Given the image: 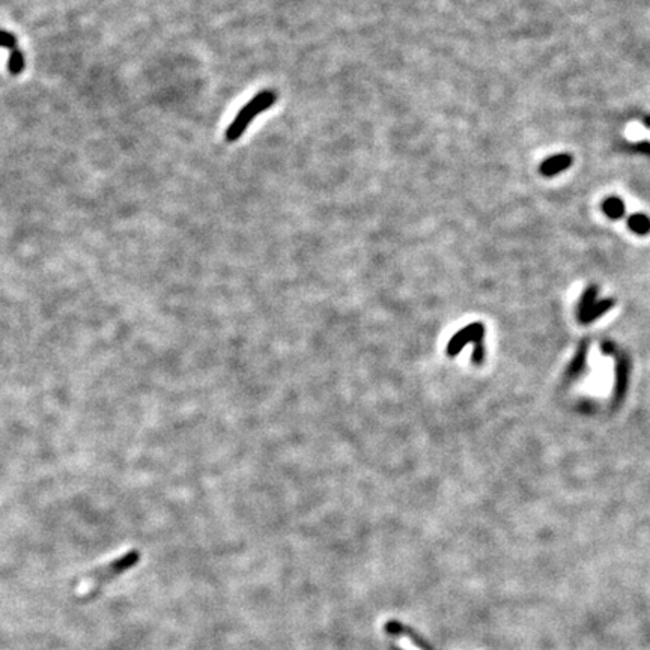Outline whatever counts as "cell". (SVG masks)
<instances>
[{
  "label": "cell",
  "mask_w": 650,
  "mask_h": 650,
  "mask_svg": "<svg viewBox=\"0 0 650 650\" xmlns=\"http://www.w3.org/2000/svg\"><path fill=\"white\" fill-rule=\"evenodd\" d=\"M390 649H392V650H402V649H399V647H396V646H390Z\"/></svg>",
  "instance_id": "cell-10"
},
{
  "label": "cell",
  "mask_w": 650,
  "mask_h": 650,
  "mask_svg": "<svg viewBox=\"0 0 650 650\" xmlns=\"http://www.w3.org/2000/svg\"><path fill=\"white\" fill-rule=\"evenodd\" d=\"M140 561V552L138 549H130L124 556L116 557L110 563L104 565L98 569L92 570L89 575H86L83 584L87 590H96L101 586L110 583L116 577H121L125 572L133 569Z\"/></svg>",
  "instance_id": "cell-2"
},
{
  "label": "cell",
  "mask_w": 650,
  "mask_h": 650,
  "mask_svg": "<svg viewBox=\"0 0 650 650\" xmlns=\"http://www.w3.org/2000/svg\"><path fill=\"white\" fill-rule=\"evenodd\" d=\"M572 164V155L570 154H557L551 155L547 160H543L539 166V172L543 177H554L560 172H563L570 168Z\"/></svg>",
  "instance_id": "cell-4"
},
{
  "label": "cell",
  "mask_w": 650,
  "mask_h": 650,
  "mask_svg": "<svg viewBox=\"0 0 650 650\" xmlns=\"http://www.w3.org/2000/svg\"><path fill=\"white\" fill-rule=\"evenodd\" d=\"M384 630L389 635L392 637H401V635H405L408 640H411V643L414 646L419 647L420 650H431L429 644L424 642V640L415 633L414 629H411L410 626H405L402 625L401 622H396V620H390V622H387L384 625Z\"/></svg>",
  "instance_id": "cell-3"
},
{
  "label": "cell",
  "mask_w": 650,
  "mask_h": 650,
  "mask_svg": "<svg viewBox=\"0 0 650 650\" xmlns=\"http://www.w3.org/2000/svg\"><path fill=\"white\" fill-rule=\"evenodd\" d=\"M26 68V54L20 50V47L9 52L8 59V71L11 75H20Z\"/></svg>",
  "instance_id": "cell-8"
},
{
  "label": "cell",
  "mask_w": 650,
  "mask_h": 650,
  "mask_svg": "<svg viewBox=\"0 0 650 650\" xmlns=\"http://www.w3.org/2000/svg\"><path fill=\"white\" fill-rule=\"evenodd\" d=\"M0 47L8 48L9 52L15 50V48H18L17 36L13 32H8V31H3V29H0Z\"/></svg>",
  "instance_id": "cell-9"
},
{
  "label": "cell",
  "mask_w": 650,
  "mask_h": 650,
  "mask_svg": "<svg viewBox=\"0 0 650 650\" xmlns=\"http://www.w3.org/2000/svg\"><path fill=\"white\" fill-rule=\"evenodd\" d=\"M595 294H596V289L595 288H589L586 295L583 297V303H581V309H579L581 321H584V323L593 321L596 316H599L600 313L604 312L605 309H608L611 306V303H600V304L590 303L591 297H593Z\"/></svg>",
  "instance_id": "cell-5"
},
{
  "label": "cell",
  "mask_w": 650,
  "mask_h": 650,
  "mask_svg": "<svg viewBox=\"0 0 650 650\" xmlns=\"http://www.w3.org/2000/svg\"><path fill=\"white\" fill-rule=\"evenodd\" d=\"M277 101V94L274 91H262L256 96H253L244 108H242L237 116L234 122H232L225 134V139L229 143H234L238 139H241V135L246 133L249 128V125L253 122L258 115L264 113L268 110L271 105Z\"/></svg>",
  "instance_id": "cell-1"
},
{
  "label": "cell",
  "mask_w": 650,
  "mask_h": 650,
  "mask_svg": "<svg viewBox=\"0 0 650 650\" xmlns=\"http://www.w3.org/2000/svg\"><path fill=\"white\" fill-rule=\"evenodd\" d=\"M629 229L638 235H646L650 232V219L642 212H635L628 217Z\"/></svg>",
  "instance_id": "cell-7"
},
{
  "label": "cell",
  "mask_w": 650,
  "mask_h": 650,
  "mask_svg": "<svg viewBox=\"0 0 650 650\" xmlns=\"http://www.w3.org/2000/svg\"><path fill=\"white\" fill-rule=\"evenodd\" d=\"M603 211L611 220H619L625 216V203L619 198H608L603 202Z\"/></svg>",
  "instance_id": "cell-6"
}]
</instances>
